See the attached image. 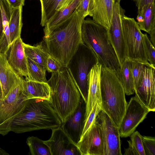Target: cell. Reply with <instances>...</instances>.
I'll list each match as a JSON object with an SVG mask.
<instances>
[{"mask_svg": "<svg viewBox=\"0 0 155 155\" xmlns=\"http://www.w3.org/2000/svg\"><path fill=\"white\" fill-rule=\"evenodd\" d=\"M84 18L76 9L50 34L43 37L49 54L63 67H66L83 42L81 27Z\"/></svg>", "mask_w": 155, "mask_h": 155, "instance_id": "cell-1", "label": "cell"}, {"mask_svg": "<svg viewBox=\"0 0 155 155\" xmlns=\"http://www.w3.org/2000/svg\"><path fill=\"white\" fill-rule=\"evenodd\" d=\"M61 125L48 101L33 98L27 100L21 111L13 120L11 131L21 134L41 129L52 130Z\"/></svg>", "mask_w": 155, "mask_h": 155, "instance_id": "cell-2", "label": "cell"}, {"mask_svg": "<svg viewBox=\"0 0 155 155\" xmlns=\"http://www.w3.org/2000/svg\"><path fill=\"white\" fill-rule=\"evenodd\" d=\"M47 83L50 88V104L62 124L78 106L80 92L67 67L52 73Z\"/></svg>", "mask_w": 155, "mask_h": 155, "instance_id": "cell-3", "label": "cell"}, {"mask_svg": "<svg viewBox=\"0 0 155 155\" xmlns=\"http://www.w3.org/2000/svg\"><path fill=\"white\" fill-rule=\"evenodd\" d=\"M83 42L91 48L97 56L102 67L117 72L120 66L110 40L108 29L87 18L81 27Z\"/></svg>", "mask_w": 155, "mask_h": 155, "instance_id": "cell-4", "label": "cell"}, {"mask_svg": "<svg viewBox=\"0 0 155 155\" xmlns=\"http://www.w3.org/2000/svg\"><path fill=\"white\" fill-rule=\"evenodd\" d=\"M125 94L115 72L102 67L101 77V110L119 127L127 104Z\"/></svg>", "mask_w": 155, "mask_h": 155, "instance_id": "cell-5", "label": "cell"}, {"mask_svg": "<svg viewBox=\"0 0 155 155\" xmlns=\"http://www.w3.org/2000/svg\"><path fill=\"white\" fill-rule=\"evenodd\" d=\"M98 62L93 50L82 42L67 66L86 103L88 93V75L91 68Z\"/></svg>", "mask_w": 155, "mask_h": 155, "instance_id": "cell-6", "label": "cell"}, {"mask_svg": "<svg viewBox=\"0 0 155 155\" xmlns=\"http://www.w3.org/2000/svg\"><path fill=\"white\" fill-rule=\"evenodd\" d=\"M120 7L121 24L127 51V58L154 68L148 62L142 37L143 33L134 18L125 15Z\"/></svg>", "mask_w": 155, "mask_h": 155, "instance_id": "cell-7", "label": "cell"}, {"mask_svg": "<svg viewBox=\"0 0 155 155\" xmlns=\"http://www.w3.org/2000/svg\"><path fill=\"white\" fill-rule=\"evenodd\" d=\"M27 100L21 81L11 89L4 99H0V135L5 136L11 131L13 120L21 111Z\"/></svg>", "mask_w": 155, "mask_h": 155, "instance_id": "cell-8", "label": "cell"}, {"mask_svg": "<svg viewBox=\"0 0 155 155\" xmlns=\"http://www.w3.org/2000/svg\"><path fill=\"white\" fill-rule=\"evenodd\" d=\"M96 120L102 132L104 155H122L119 127L102 110Z\"/></svg>", "mask_w": 155, "mask_h": 155, "instance_id": "cell-9", "label": "cell"}, {"mask_svg": "<svg viewBox=\"0 0 155 155\" xmlns=\"http://www.w3.org/2000/svg\"><path fill=\"white\" fill-rule=\"evenodd\" d=\"M135 96L127 103L125 112L119 127L120 137L130 136L150 112Z\"/></svg>", "mask_w": 155, "mask_h": 155, "instance_id": "cell-10", "label": "cell"}, {"mask_svg": "<svg viewBox=\"0 0 155 155\" xmlns=\"http://www.w3.org/2000/svg\"><path fill=\"white\" fill-rule=\"evenodd\" d=\"M120 2L117 1L114 2L108 31L110 40L121 66L127 58V51L122 26Z\"/></svg>", "mask_w": 155, "mask_h": 155, "instance_id": "cell-11", "label": "cell"}, {"mask_svg": "<svg viewBox=\"0 0 155 155\" xmlns=\"http://www.w3.org/2000/svg\"><path fill=\"white\" fill-rule=\"evenodd\" d=\"M155 68L145 66L138 84L134 88L135 96L150 111H155Z\"/></svg>", "mask_w": 155, "mask_h": 155, "instance_id": "cell-12", "label": "cell"}, {"mask_svg": "<svg viewBox=\"0 0 155 155\" xmlns=\"http://www.w3.org/2000/svg\"><path fill=\"white\" fill-rule=\"evenodd\" d=\"M77 146L81 155H104L102 132L96 119Z\"/></svg>", "mask_w": 155, "mask_h": 155, "instance_id": "cell-13", "label": "cell"}, {"mask_svg": "<svg viewBox=\"0 0 155 155\" xmlns=\"http://www.w3.org/2000/svg\"><path fill=\"white\" fill-rule=\"evenodd\" d=\"M50 139L45 140L51 155H81L75 143L61 126L51 130Z\"/></svg>", "mask_w": 155, "mask_h": 155, "instance_id": "cell-14", "label": "cell"}, {"mask_svg": "<svg viewBox=\"0 0 155 155\" xmlns=\"http://www.w3.org/2000/svg\"><path fill=\"white\" fill-rule=\"evenodd\" d=\"M86 103L82 97L74 112L68 118L61 127L77 145L79 141L84 127Z\"/></svg>", "mask_w": 155, "mask_h": 155, "instance_id": "cell-15", "label": "cell"}, {"mask_svg": "<svg viewBox=\"0 0 155 155\" xmlns=\"http://www.w3.org/2000/svg\"><path fill=\"white\" fill-rule=\"evenodd\" d=\"M21 37L14 41L6 54L7 61L14 71L21 77L28 76L27 57Z\"/></svg>", "mask_w": 155, "mask_h": 155, "instance_id": "cell-16", "label": "cell"}, {"mask_svg": "<svg viewBox=\"0 0 155 155\" xmlns=\"http://www.w3.org/2000/svg\"><path fill=\"white\" fill-rule=\"evenodd\" d=\"M102 67L101 64L98 62L91 68L88 75V89L86 103L85 121L96 103L97 102L101 105V77Z\"/></svg>", "mask_w": 155, "mask_h": 155, "instance_id": "cell-17", "label": "cell"}, {"mask_svg": "<svg viewBox=\"0 0 155 155\" xmlns=\"http://www.w3.org/2000/svg\"><path fill=\"white\" fill-rule=\"evenodd\" d=\"M20 77L8 63L6 54L0 52V82L4 99L11 89L21 81Z\"/></svg>", "mask_w": 155, "mask_h": 155, "instance_id": "cell-18", "label": "cell"}, {"mask_svg": "<svg viewBox=\"0 0 155 155\" xmlns=\"http://www.w3.org/2000/svg\"><path fill=\"white\" fill-rule=\"evenodd\" d=\"M115 0H92V17L97 23L108 29Z\"/></svg>", "mask_w": 155, "mask_h": 155, "instance_id": "cell-19", "label": "cell"}, {"mask_svg": "<svg viewBox=\"0 0 155 155\" xmlns=\"http://www.w3.org/2000/svg\"><path fill=\"white\" fill-rule=\"evenodd\" d=\"M23 91L27 99L39 98L50 101V88L47 82H40L22 78Z\"/></svg>", "mask_w": 155, "mask_h": 155, "instance_id": "cell-20", "label": "cell"}, {"mask_svg": "<svg viewBox=\"0 0 155 155\" xmlns=\"http://www.w3.org/2000/svg\"><path fill=\"white\" fill-rule=\"evenodd\" d=\"M81 0H74L66 7L57 11L44 26V36L48 35L66 19L76 9Z\"/></svg>", "mask_w": 155, "mask_h": 155, "instance_id": "cell-21", "label": "cell"}, {"mask_svg": "<svg viewBox=\"0 0 155 155\" xmlns=\"http://www.w3.org/2000/svg\"><path fill=\"white\" fill-rule=\"evenodd\" d=\"M137 9V23L140 30L148 33L155 29V3L148 4Z\"/></svg>", "mask_w": 155, "mask_h": 155, "instance_id": "cell-22", "label": "cell"}, {"mask_svg": "<svg viewBox=\"0 0 155 155\" xmlns=\"http://www.w3.org/2000/svg\"><path fill=\"white\" fill-rule=\"evenodd\" d=\"M25 55L27 57L46 70V62L50 55L47 51L43 41L36 46L23 43Z\"/></svg>", "mask_w": 155, "mask_h": 155, "instance_id": "cell-23", "label": "cell"}, {"mask_svg": "<svg viewBox=\"0 0 155 155\" xmlns=\"http://www.w3.org/2000/svg\"><path fill=\"white\" fill-rule=\"evenodd\" d=\"M115 73L123 86L125 94L130 95L134 94L135 92L134 87L131 71V61L126 58L119 70Z\"/></svg>", "mask_w": 155, "mask_h": 155, "instance_id": "cell-24", "label": "cell"}, {"mask_svg": "<svg viewBox=\"0 0 155 155\" xmlns=\"http://www.w3.org/2000/svg\"><path fill=\"white\" fill-rule=\"evenodd\" d=\"M22 6L12 8V15L9 24V30L11 44L21 37L22 26Z\"/></svg>", "mask_w": 155, "mask_h": 155, "instance_id": "cell-25", "label": "cell"}, {"mask_svg": "<svg viewBox=\"0 0 155 155\" xmlns=\"http://www.w3.org/2000/svg\"><path fill=\"white\" fill-rule=\"evenodd\" d=\"M26 143L31 155H51L48 146L45 141L37 137L31 136L26 139Z\"/></svg>", "mask_w": 155, "mask_h": 155, "instance_id": "cell-26", "label": "cell"}, {"mask_svg": "<svg viewBox=\"0 0 155 155\" xmlns=\"http://www.w3.org/2000/svg\"><path fill=\"white\" fill-rule=\"evenodd\" d=\"M41 5L40 24L42 26L54 15L62 0H40Z\"/></svg>", "mask_w": 155, "mask_h": 155, "instance_id": "cell-27", "label": "cell"}, {"mask_svg": "<svg viewBox=\"0 0 155 155\" xmlns=\"http://www.w3.org/2000/svg\"><path fill=\"white\" fill-rule=\"evenodd\" d=\"M142 136L138 131L130 135V140L127 141L129 147L125 149L124 155H145Z\"/></svg>", "mask_w": 155, "mask_h": 155, "instance_id": "cell-28", "label": "cell"}, {"mask_svg": "<svg viewBox=\"0 0 155 155\" xmlns=\"http://www.w3.org/2000/svg\"><path fill=\"white\" fill-rule=\"evenodd\" d=\"M27 59L28 75L26 78L31 81L47 82L46 78V70L28 58L27 57Z\"/></svg>", "mask_w": 155, "mask_h": 155, "instance_id": "cell-29", "label": "cell"}, {"mask_svg": "<svg viewBox=\"0 0 155 155\" xmlns=\"http://www.w3.org/2000/svg\"><path fill=\"white\" fill-rule=\"evenodd\" d=\"M142 37L145 51L149 63L155 68V49L146 33L143 34Z\"/></svg>", "mask_w": 155, "mask_h": 155, "instance_id": "cell-30", "label": "cell"}, {"mask_svg": "<svg viewBox=\"0 0 155 155\" xmlns=\"http://www.w3.org/2000/svg\"><path fill=\"white\" fill-rule=\"evenodd\" d=\"M145 66L141 63L131 61V71L134 88L137 85L141 79Z\"/></svg>", "mask_w": 155, "mask_h": 155, "instance_id": "cell-31", "label": "cell"}, {"mask_svg": "<svg viewBox=\"0 0 155 155\" xmlns=\"http://www.w3.org/2000/svg\"><path fill=\"white\" fill-rule=\"evenodd\" d=\"M101 110V105L96 102L87 118L85 121L84 127L81 137L91 127L96 119L97 115Z\"/></svg>", "mask_w": 155, "mask_h": 155, "instance_id": "cell-32", "label": "cell"}, {"mask_svg": "<svg viewBox=\"0 0 155 155\" xmlns=\"http://www.w3.org/2000/svg\"><path fill=\"white\" fill-rule=\"evenodd\" d=\"M76 9L80 15L84 18L87 15L92 17V0H81Z\"/></svg>", "mask_w": 155, "mask_h": 155, "instance_id": "cell-33", "label": "cell"}, {"mask_svg": "<svg viewBox=\"0 0 155 155\" xmlns=\"http://www.w3.org/2000/svg\"><path fill=\"white\" fill-rule=\"evenodd\" d=\"M145 155H155V138L154 137L142 136Z\"/></svg>", "mask_w": 155, "mask_h": 155, "instance_id": "cell-34", "label": "cell"}, {"mask_svg": "<svg viewBox=\"0 0 155 155\" xmlns=\"http://www.w3.org/2000/svg\"><path fill=\"white\" fill-rule=\"evenodd\" d=\"M63 67L54 58L50 55L46 62V70L50 72L54 73L60 71Z\"/></svg>", "mask_w": 155, "mask_h": 155, "instance_id": "cell-35", "label": "cell"}, {"mask_svg": "<svg viewBox=\"0 0 155 155\" xmlns=\"http://www.w3.org/2000/svg\"><path fill=\"white\" fill-rule=\"evenodd\" d=\"M12 9L23 6L25 0H6Z\"/></svg>", "mask_w": 155, "mask_h": 155, "instance_id": "cell-36", "label": "cell"}, {"mask_svg": "<svg viewBox=\"0 0 155 155\" xmlns=\"http://www.w3.org/2000/svg\"><path fill=\"white\" fill-rule=\"evenodd\" d=\"M134 1L139 9L143 6L150 3L154 2L155 0H131Z\"/></svg>", "mask_w": 155, "mask_h": 155, "instance_id": "cell-37", "label": "cell"}, {"mask_svg": "<svg viewBox=\"0 0 155 155\" xmlns=\"http://www.w3.org/2000/svg\"><path fill=\"white\" fill-rule=\"evenodd\" d=\"M74 0H62L57 9V11L66 7L72 3Z\"/></svg>", "mask_w": 155, "mask_h": 155, "instance_id": "cell-38", "label": "cell"}, {"mask_svg": "<svg viewBox=\"0 0 155 155\" xmlns=\"http://www.w3.org/2000/svg\"><path fill=\"white\" fill-rule=\"evenodd\" d=\"M148 34L150 36V40L153 46L155 47V29L151 31Z\"/></svg>", "mask_w": 155, "mask_h": 155, "instance_id": "cell-39", "label": "cell"}, {"mask_svg": "<svg viewBox=\"0 0 155 155\" xmlns=\"http://www.w3.org/2000/svg\"><path fill=\"white\" fill-rule=\"evenodd\" d=\"M4 34V28L2 22V13L0 7V40Z\"/></svg>", "mask_w": 155, "mask_h": 155, "instance_id": "cell-40", "label": "cell"}, {"mask_svg": "<svg viewBox=\"0 0 155 155\" xmlns=\"http://www.w3.org/2000/svg\"><path fill=\"white\" fill-rule=\"evenodd\" d=\"M9 154L0 147V155H8Z\"/></svg>", "mask_w": 155, "mask_h": 155, "instance_id": "cell-41", "label": "cell"}]
</instances>
